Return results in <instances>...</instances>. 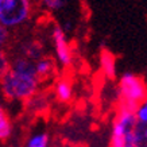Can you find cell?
I'll use <instances>...</instances> for the list:
<instances>
[{"label":"cell","instance_id":"cell-5","mask_svg":"<svg viewBox=\"0 0 147 147\" xmlns=\"http://www.w3.org/2000/svg\"><path fill=\"white\" fill-rule=\"evenodd\" d=\"M53 45L55 50V57L61 66H69L73 61V51L70 49V45L67 42L66 32L62 30L61 26H54L51 31Z\"/></svg>","mask_w":147,"mask_h":147},{"label":"cell","instance_id":"cell-7","mask_svg":"<svg viewBox=\"0 0 147 147\" xmlns=\"http://www.w3.org/2000/svg\"><path fill=\"white\" fill-rule=\"evenodd\" d=\"M54 93H55V97L62 102H67L70 101L71 97H73V88H71V84L66 80H59L55 84V88H54Z\"/></svg>","mask_w":147,"mask_h":147},{"label":"cell","instance_id":"cell-12","mask_svg":"<svg viewBox=\"0 0 147 147\" xmlns=\"http://www.w3.org/2000/svg\"><path fill=\"white\" fill-rule=\"evenodd\" d=\"M12 134V124L9 121L8 116L5 115L4 112H0V139H8Z\"/></svg>","mask_w":147,"mask_h":147},{"label":"cell","instance_id":"cell-1","mask_svg":"<svg viewBox=\"0 0 147 147\" xmlns=\"http://www.w3.org/2000/svg\"><path fill=\"white\" fill-rule=\"evenodd\" d=\"M40 77L35 62L19 55L11 62V67L1 76V90L8 100H30L38 90Z\"/></svg>","mask_w":147,"mask_h":147},{"label":"cell","instance_id":"cell-10","mask_svg":"<svg viewBox=\"0 0 147 147\" xmlns=\"http://www.w3.org/2000/svg\"><path fill=\"white\" fill-rule=\"evenodd\" d=\"M136 147H147V123H139L134 131Z\"/></svg>","mask_w":147,"mask_h":147},{"label":"cell","instance_id":"cell-3","mask_svg":"<svg viewBox=\"0 0 147 147\" xmlns=\"http://www.w3.org/2000/svg\"><path fill=\"white\" fill-rule=\"evenodd\" d=\"M138 119L134 112L117 111L111 129L109 147H136L134 131Z\"/></svg>","mask_w":147,"mask_h":147},{"label":"cell","instance_id":"cell-6","mask_svg":"<svg viewBox=\"0 0 147 147\" xmlns=\"http://www.w3.org/2000/svg\"><path fill=\"white\" fill-rule=\"evenodd\" d=\"M100 66H101L102 74L107 78L112 80L116 77V59L113 54H111L107 50H104L100 55Z\"/></svg>","mask_w":147,"mask_h":147},{"label":"cell","instance_id":"cell-9","mask_svg":"<svg viewBox=\"0 0 147 147\" xmlns=\"http://www.w3.org/2000/svg\"><path fill=\"white\" fill-rule=\"evenodd\" d=\"M49 135L46 132H36L27 139L24 147H49Z\"/></svg>","mask_w":147,"mask_h":147},{"label":"cell","instance_id":"cell-13","mask_svg":"<svg viewBox=\"0 0 147 147\" xmlns=\"http://www.w3.org/2000/svg\"><path fill=\"white\" fill-rule=\"evenodd\" d=\"M43 8L49 11H59L67 4V0H38Z\"/></svg>","mask_w":147,"mask_h":147},{"label":"cell","instance_id":"cell-8","mask_svg":"<svg viewBox=\"0 0 147 147\" xmlns=\"http://www.w3.org/2000/svg\"><path fill=\"white\" fill-rule=\"evenodd\" d=\"M35 67H36V73L38 76L42 77H47L50 76L54 70V62L47 57H42L40 59H38L35 62Z\"/></svg>","mask_w":147,"mask_h":147},{"label":"cell","instance_id":"cell-14","mask_svg":"<svg viewBox=\"0 0 147 147\" xmlns=\"http://www.w3.org/2000/svg\"><path fill=\"white\" fill-rule=\"evenodd\" d=\"M135 116L139 123H147V98L143 100L135 111Z\"/></svg>","mask_w":147,"mask_h":147},{"label":"cell","instance_id":"cell-2","mask_svg":"<svg viewBox=\"0 0 147 147\" xmlns=\"http://www.w3.org/2000/svg\"><path fill=\"white\" fill-rule=\"evenodd\" d=\"M147 98L144 81L131 71H125L119 78L117 85V111L134 112L139 104Z\"/></svg>","mask_w":147,"mask_h":147},{"label":"cell","instance_id":"cell-15","mask_svg":"<svg viewBox=\"0 0 147 147\" xmlns=\"http://www.w3.org/2000/svg\"><path fill=\"white\" fill-rule=\"evenodd\" d=\"M8 39V28L5 27H0V43L3 45Z\"/></svg>","mask_w":147,"mask_h":147},{"label":"cell","instance_id":"cell-16","mask_svg":"<svg viewBox=\"0 0 147 147\" xmlns=\"http://www.w3.org/2000/svg\"><path fill=\"white\" fill-rule=\"evenodd\" d=\"M61 27H62V30L65 32H69V31H71V30H73V23H71L70 20H66V22L63 23Z\"/></svg>","mask_w":147,"mask_h":147},{"label":"cell","instance_id":"cell-11","mask_svg":"<svg viewBox=\"0 0 147 147\" xmlns=\"http://www.w3.org/2000/svg\"><path fill=\"white\" fill-rule=\"evenodd\" d=\"M22 57H26L31 61H38L42 58V51L38 43H26L23 46V51H22Z\"/></svg>","mask_w":147,"mask_h":147},{"label":"cell","instance_id":"cell-4","mask_svg":"<svg viewBox=\"0 0 147 147\" xmlns=\"http://www.w3.org/2000/svg\"><path fill=\"white\" fill-rule=\"evenodd\" d=\"M31 0H0V24L5 28L22 26L31 15Z\"/></svg>","mask_w":147,"mask_h":147}]
</instances>
